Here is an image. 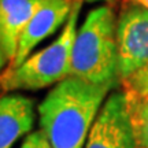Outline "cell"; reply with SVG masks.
I'll list each match as a JSON object with an SVG mask.
<instances>
[{"instance_id": "8", "label": "cell", "mask_w": 148, "mask_h": 148, "mask_svg": "<svg viewBox=\"0 0 148 148\" xmlns=\"http://www.w3.org/2000/svg\"><path fill=\"white\" fill-rule=\"evenodd\" d=\"M34 122L33 101L19 93L0 97V148H11Z\"/></svg>"}, {"instance_id": "1", "label": "cell", "mask_w": 148, "mask_h": 148, "mask_svg": "<svg viewBox=\"0 0 148 148\" xmlns=\"http://www.w3.org/2000/svg\"><path fill=\"white\" fill-rule=\"evenodd\" d=\"M108 85L67 77L48 92L38 106L41 130L52 148H84Z\"/></svg>"}, {"instance_id": "4", "label": "cell", "mask_w": 148, "mask_h": 148, "mask_svg": "<svg viewBox=\"0 0 148 148\" xmlns=\"http://www.w3.org/2000/svg\"><path fill=\"white\" fill-rule=\"evenodd\" d=\"M84 148H138L129 100L123 90L107 96Z\"/></svg>"}, {"instance_id": "3", "label": "cell", "mask_w": 148, "mask_h": 148, "mask_svg": "<svg viewBox=\"0 0 148 148\" xmlns=\"http://www.w3.org/2000/svg\"><path fill=\"white\" fill-rule=\"evenodd\" d=\"M82 1H74L62 32L48 47L29 55L19 66L7 67L0 74V88L4 92L37 90L56 85L70 77L71 52L77 34V23Z\"/></svg>"}, {"instance_id": "5", "label": "cell", "mask_w": 148, "mask_h": 148, "mask_svg": "<svg viewBox=\"0 0 148 148\" xmlns=\"http://www.w3.org/2000/svg\"><path fill=\"white\" fill-rule=\"evenodd\" d=\"M119 82L148 62V10L125 4L116 19Z\"/></svg>"}, {"instance_id": "2", "label": "cell", "mask_w": 148, "mask_h": 148, "mask_svg": "<svg viewBox=\"0 0 148 148\" xmlns=\"http://www.w3.org/2000/svg\"><path fill=\"white\" fill-rule=\"evenodd\" d=\"M70 77L112 88L119 82L116 18L111 7L100 5L92 10L77 30Z\"/></svg>"}, {"instance_id": "6", "label": "cell", "mask_w": 148, "mask_h": 148, "mask_svg": "<svg viewBox=\"0 0 148 148\" xmlns=\"http://www.w3.org/2000/svg\"><path fill=\"white\" fill-rule=\"evenodd\" d=\"M74 0H45L27 22L19 38L14 60L8 67H16L32 53V51L47 37L64 25L73 8Z\"/></svg>"}, {"instance_id": "12", "label": "cell", "mask_w": 148, "mask_h": 148, "mask_svg": "<svg viewBox=\"0 0 148 148\" xmlns=\"http://www.w3.org/2000/svg\"><path fill=\"white\" fill-rule=\"evenodd\" d=\"M125 4H134L140 5L145 10H148V0H123V5Z\"/></svg>"}, {"instance_id": "9", "label": "cell", "mask_w": 148, "mask_h": 148, "mask_svg": "<svg viewBox=\"0 0 148 148\" xmlns=\"http://www.w3.org/2000/svg\"><path fill=\"white\" fill-rule=\"evenodd\" d=\"M129 107L138 148H148V99L129 101Z\"/></svg>"}, {"instance_id": "7", "label": "cell", "mask_w": 148, "mask_h": 148, "mask_svg": "<svg viewBox=\"0 0 148 148\" xmlns=\"http://www.w3.org/2000/svg\"><path fill=\"white\" fill-rule=\"evenodd\" d=\"M45 0H0V69L16 55L27 22Z\"/></svg>"}, {"instance_id": "11", "label": "cell", "mask_w": 148, "mask_h": 148, "mask_svg": "<svg viewBox=\"0 0 148 148\" xmlns=\"http://www.w3.org/2000/svg\"><path fill=\"white\" fill-rule=\"evenodd\" d=\"M21 148H52L48 141L47 136L44 134L41 129L33 133H29L26 138L23 140Z\"/></svg>"}, {"instance_id": "13", "label": "cell", "mask_w": 148, "mask_h": 148, "mask_svg": "<svg viewBox=\"0 0 148 148\" xmlns=\"http://www.w3.org/2000/svg\"><path fill=\"white\" fill-rule=\"evenodd\" d=\"M74 1H89V3H93V1H114V0H74Z\"/></svg>"}, {"instance_id": "10", "label": "cell", "mask_w": 148, "mask_h": 148, "mask_svg": "<svg viewBox=\"0 0 148 148\" xmlns=\"http://www.w3.org/2000/svg\"><path fill=\"white\" fill-rule=\"evenodd\" d=\"M121 84L129 101L148 99V62L136 73L121 81Z\"/></svg>"}]
</instances>
